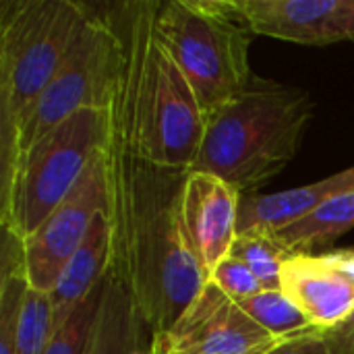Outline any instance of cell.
<instances>
[{"label": "cell", "mask_w": 354, "mask_h": 354, "mask_svg": "<svg viewBox=\"0 0 354 354\" xmlns=\"http://www.w3.org/2000/svg\"><path fill=\"white\" fill-rule=\"evenodd\" d=\"M253 35L303 46L354 41V0H226Z\"/></svg>", "instance_id": "cell-10"}, {"label": "cell", "mask_w": 354, "mask_h": 354, "mask_svg": "<svg viewBox=\"0 0 354 354\" xmlns=\"http://www.w3.org/2000/svg\"><path fill=\"white\" fill-rule=\"evenodd\" d=\"M110 110L85 108L27 145L0 172V224L25 241L75 189L89 162L110 143Z\"/></svg>", "instance_id": "cell-5"}, {"label": "cell", "mask_w": 354, "mask_h": 354, "mask_svg": "<svg viewBox=\"0 0 354 354\" xmlns=\"http://www.w3.org/2000/svg\"><path fill=\"white\" fill-rule=\"evenodd\" d=\"M263 354H330L324 330H309L288 338L276 340V344Z\"/></svg>", "instance_id": "cell-22"}, {"label": "cell", "mask_w": 354, "mask_h": 354, "mask_svg": "<svg viewBox=\"0 0 354 354\" xmlns=\"http://www.w3.org/2000/svg\"><path fill=\"white\" fill-rule=\"evenodd\" d=\"M162 336L174 348L191 354H263L278 340L214 282L203 286L189 309Z\"/></svg>", "instance_id": "cell-9"}, {"label": "cell", "mask_w": 354, "mask_h": 354, "mask_svg": "<svg viewBox=\"0 0 354 354\" xmlns=\"http://www.w3.org/2000/svg\"><path fill=\"white\" fill-rule=\"evenodd\" d=\"M239 305L257 326L278 340L313 330L303 311L282 290H263Z\"/></svg>", "instance_id": "cell-17"}, {"label": "cell", "mask_w": 354, "mask_h": 354, "mask_svg": "<svg viewBox=\"0 0 354 354\" xmlns=\"http://www.w3.org/2000/svg\"><path fill=\"white\" fill-rule=\"evenodd\" d=\"M353 228L354 191H348L326 201L303 220L274 232L272 239L290 255H315L317 249H328Z\"/></svg>", "instance_id": "cell-16"}, {"label": "cell", "mask_w": 354, "mask_h": 354, "mask_svg": "<svg viewBox=\"0 0 354 354\" xmlns=\"http://www.w3.org/2000/svg\"><path fill=\"white\" fill-rule=\"evenodd\" d=\"M156 33L189 81L205 118L255 79L249 62L253 33L226 0L158 2Z\"/></svg>", "instance_id": "cell-6"}, {"label": "cell", "mask_w": 354, "mask_h": 354, "mask_svg": "<svg viewBox=\"0 0 354 354\" xmlns=\"http://www.w3.org/2000/svg\"><path fill=\"white\" fill-rule=\"evenodd\" d=\"M50 338H52L50 295L29 288L25 295V305L19 326L17 354H46Z\"/></svg>", "instance_id": "cell-20"}, {"label": "cell", "mask_w": 354, "mask_h": 354, "mask_svg": "<svg viewBox=\"0 0 354 354\" xmlns=\"http://www.w3.org/2000/svg\"><path fill=\"white\" fill-rule=\"evenodd\" d=\"M120 62L122 39L114 19L87 6V15L77 27L62 64L44 91L19 141L17 156L75 112L85 108H108Z\"/></svg>", "instance_id": "cell-7"}, {"label": "cell", "mask_w": 354, "mask_h": 354, "mask_svg": "<svg viewBox=\"0 0 354 354\" xmlns=\"http://www.w3.org/2000/svg\"><path fill=\"white\" fill-rule=\"evenodd\" d=\"M108 160L110 272L129 288L151 336L166 334L209 282L183 220L189 170L137 160L112 135Z\"/></svg>", "instance_id": "cell-1"}, {"label": "cell", "mask_w": 354, "mask_h": 354, "mask_svg": "<svg viewBox=\"0 0 354 354\" xmlns=\"http://www.w3.org/2000/svg\"><path fill=\"white\" fill-rule=\"evenodd\" d=\"M280 290L317 330L342 324L354 311V284L324 255H292L282 268Z\"/></svg>", "instance_id": "cell-12"}, {"label": "cell", "mask_w": 354, "mask_h": 354, "mask_svg": "<svg viewBox=\"0 0 354 354\" xmlns=\"http://www.w3.org/2000/svg\"><path fill=\"white\" fill-rule=\"evenodd\" d=\"M241 193L207 172H189L183 191V220L195 257L207 278L230 255L239 234Z\"/></svg>", "instance_id": "cell-11"}, {"label": "cell", "mask_w": 354, "mask_h": 354, "mask_svg": "<svg viewBox=\"0 0 354 354\" xmlns=\"http://www.w3.org/2000/svg\"><path fill=\"white\" fill-rule=\"evenodd\" d=\"M108 209L106 149L95 153L66 199L21 241L23 274L31 290L50 295L62 270L83 245L93 220Z\"/></svg>", "instance_id": "cell-8"}, {"label": "cell", "mask_w": 354, "mask_h": 354, "mask_svg": "<svg viewBox=\"0 0 354 354\" xmlns=\"http://www.w3.org/2000/svg\"><path fill=\"white\" fill-rule=\"evenodd\" d=\"M326 257L332 261V266H336L351 282L354 284V251L353 249H342V251H330L326 253Z\"/></svg>", "instance_id": "cell-24"}, {"label": "cell", "mask_w": 354, "mask_h": 354, "mask_svg": "<svg viewBox=\"0 0 354 354\" xmlns=\"http://www.w3.org/2000/svg\"><path fill=\"white\" fill-rule=\"evenodd\" d=\"M313 100L255 75L251 85L205 118L199 153L189 172H207L241 195L278 176L299 153Z\"/></svg>", "instance_id": "cell-3"}, {"label": "cell", "mask_w": 354, "mask_h": 354, "mask_svg": "<svg viewBox=\"0 0 354 354\" xmlns=\"http://www.w3.org/2000/svg\"><path fill=\"white\" fill-rule=\"evenodd\" d=\"M147 354H191V353H185V351H178V348H174L162 334H158V336H151V342H149V346H147Z\"/></svg>", "instance_id": "cell-25"}, {"label": "cell", "mask_w": 354, "mask_h": 354, "mask_svg": "<svg viewBox=\"0 0 354 354\" xmlns=\"http://www.w3.org/2000/svg\"><path fill=\"white\" fill-rule=\"evenodd\" d=\"M209 282H214L226 297H230L236 303L247 301L266 290L259 284V280L255 278V274L243 261H239L230 255L214 270Z\"/></svg>", "instance_id": "cell-21"}, {"label": "cell", "mask_w": 354, "mask_h": 354, "mask_svg": "<svg viewBox=\"0 0 354 354\" xmlns=\"http://www.w3.org/2000/svg\"><path fill=\"white\" fill-rule=\"evenodd\" d=\"M87 15L77 0H4L0 4V172L19 141L73 35Z\"/></svg>", "instance_id": "cell-4"}, {"label": "cell", "mask_w": 354, "mask_h": 354, "mask_svg": "<svg viewBox=\"0 0 354 354\" xmlns=\"http://www.w3.org/2000/svg\"><path fill=\"white\" fill-rule=\"evenodd\" d=\"M158 2H124L112 15L122 62L108 106L112 135L147 164L191 170L205 133V114L156 33Z\"/></svg>", "instance_id": "cell-2"}, {"label": "cell", "mask_w": 354, "mask_h": 354, "mask_svg": "<svg viewBox=\"0 0 354 354\" xmlns=\"http://www.w3.org/2000/svg\"><path fill=\"white\" fill-rule=\"evenodd\" d=\"M330 354H354V311L338 326L324 330Z\"/></svg>", "instance_id": "cell-23"}, {"label": "cell", "mask_w": 354, "mask_h": 354, "mask_svg": "<svg viewBox=\"0 0 354 354\" xmlns=\"http://www.w3.org/2000/svg\"><path fill=\"white\" fill-rule=\"evenodd\" d=\"M104 290H106V280L68 315V319L56 332H52V338L48 342L46 354L89 353V346H91V340H93L95 322H97L102 299H104Z\"/></svg>", "instance_id": "cell-19"}, {"label": "cell", "mask_w": 354, "mask_h": 354, "mask_svg": "<svg viewBox=\"0 0 354 354\" xmlns=\"http://www.w3.org/2000/svg\"><path fill=\"white\" fill-rule=\"evenodd\" d=\"M230 257L243 261L266 290H280L282 268L292 255L268 234H236Z\"/></svg>", "instance_id": "cell-18"}, {"label": "cell", "mask_w": 354, "mask_h": 354, "mask_svg": "<svg viewBox=\"0 0 354 354\" xmlns=\"http://www.w3.org/2000/svg\"><path fill=\"white\" fill-rule=\"evenodd\" d=\"M112 263V224L104 209L91 224L83 245L62 270L50 292L52 332H56L68 315L106 280Z\"/></svg>", "instance_id": "cell-14"}, {"label": "cell", "mask_w": 354, "mask_h": 354, "mask_svg": "<svg viewBox=\"0 0 354 354\" xmlns=\"http://www.w3.org/2000/svg\"><path fill=\"white\" fill-rule=\"evenodd\" d=\"M143 319L129 288L108 272L93 340L87 354H147L141 346Z\"/></svg>", "instance_id": "cell-15"}, {"label": "cell", "mask_w": 354, "mask_h": 354, "mask_svg": "<svg viewBox=\"0 0 354 354\" xmlns=\"http://www.w3.org/2000/svg\"><path fill=\"white\" fill-rule=\"evenodd\" d=\"M348 191H354V166L324 180L280 193H245L239 209V234L272 236L274 232L303 220L326 201Z\"/></svg>", "instance_id": "cell-13"}]
</instances>
